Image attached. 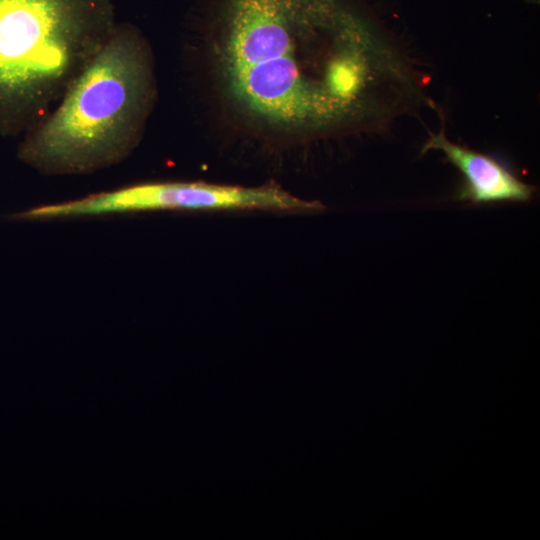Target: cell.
Masks as SVG:
<instances>
[{
  "instance_id": "obj_3",
  "label": "cell",
  "mask_w": 540,
  "mask_h": 540,
  "mask_svg": "<svg viewBox=\"0 0 540 540\" xmlns=\"http://www.w3.org/2000/svg\"><path fill=\"white\" fill-rule=\"evenodd\" d=\"M108 0H0V133H27L116 27Z\"/></svg>"
},
{
  "instance_id": "obj_2",
  "label": "cell",
  "mask_w": 540,
  "mask_h": 540,
  "mask_svg": "<svg viewBox=\"0 0 540 540\" xmlns=\"http://www.w3.org/2000/svg\"><path fill=\"white\" fill-rule=\"evenodd\" d=\"M155 95L149 44L137 29L117 25L52 111L25 134L18 157L47 176L117 165L139 145Z\"/></svg>"
},
{
  "instance_id": "obj_4",
  "label": "cell",
  "mask_w": 540,
  "mask_h": 540,
  "mask_svg": "<svg viewBox=\"0 0 540 540\" xmlns=\"http://www.w3.org/2000/svg\"><path fill=\"white\" fill-rule=\"evenodd\" d=\"M325 209L319 201L297 197L276 184L258 187L205 182H147L82 198L39 205L13 219L60 220L145 211H270L311 214Z\"/></svg>"
},
{
  "instance_id": "obj_5",
  "label": "cell",
  "mask_w": 540,
  "mask_h": 540,
  "mask_svg": "<svg viewBox=\"0 0 540 540\" xmlns=\"http://www.w3.org/2000/svg\"><path fill=\"white\" fill-rule=\"evenodd\" d=\"M430 133L421 152L441 151L446 160L459 170L462 182L455 199L473 204L498 202H528L535 186L519 179L496 157L450 141L443 127Z\"/></svg>"
},
{
  "instance_id": "obj_1",
  "label": "cell",
  "mask_w": 540,
  "mask_h": 540,
  "mask_svg": "<svg viewBox=\"0 0 540 540\" xmlns=\"http://www.w3.org/2000/svg\"><path fill=\"white\" fill-rule=\"evenodd\" d=\"M209 54L235 115L286 140L377 131L420 92L401 47L345 0H218Z\"/></svg>"
}]
</instances>
